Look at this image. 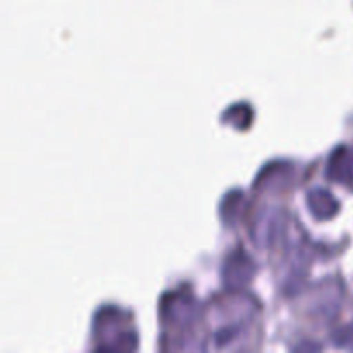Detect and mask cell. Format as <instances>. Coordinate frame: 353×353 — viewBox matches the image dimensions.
<instances>
[{
    "instance_id": "cell-1",
    "label": "cell",
    "mask_w": 353,
    "mask_h": 353,
    "mask_svg": "<svg viewBox=\"0 0 353 353\" xmlns=\"http://www.w3.org/2000/svg\"><path fill=\"white\" fill-rule=\"evenodd\" d=\"M285 228V216L276 209H268L259 214L255 223L252 224V240L257 247L269 248L281 238Z\"/></svg>"
},
{
    "instance_id": "cell-2",
    "label": "cell",
    "mask_w": 353,
    "mask_h": 353,
    "mask_svg": "<svg viewBox=\"0 0 353 353\" xmlns=\"http://www.w3.org/2000/svg\"><path fill=\"white\" fill-rule=\"evenodd\" d=\"M255 274V264L247 254L236 250L226 259L223 268V281L230 288H241L252 281Z\"/></svg>"
},
{
    "instance_id": "cell-3",
    "label": "cell",
    "mask_w": 353,
    "mask_h": 353,
    "mask_svg": "<svg viewBox=\"0 0 353 353\" xmlns=\"http://www.w3.org/2000/svg\"><path fill=\"white\" fill-rule=\"evenodd\" d=\"M327 178L341 185L353 183V152L347 147H340L331 154L327 162Z\"/></svg>"
},
{
    "instance_id": "cell-4",
    "label": "cell",
    "mask_w": 353,
    "mask_h": 353,
    "mask_svg": "<svg viewBox=\"0 0 353 353\" xmlns=\"http://www.w3.org/2000/svg\"><path fill=\"white\" fill-rule=\"evenodd\" d=\"M307 205L316 219H330L340 210V203L327 190L316 188L307 195Z\"/></svg>"
},
{
    "instance_id": "cell-5",
    "label": "cell",
    "mask_w": 353,
    "mask_h": 353,
    "mask_svg": "<svg viewBox=\"0 0 353 353\" xmlns=\"http://www.w3.org/2000/svg\"><path fill=\"white\" fill-rule=\"evenodd\" d=\"M245 207V196L241 192H231L226 199L223 200L221 207V216L226 224H234L241 216V210Z\"/></svg>"
},
{
    "instance_id": "cell-6",
    "label": "cell",
    "mask_w": 353,
    "mask_h": 353,
    "mask_svg": "<svg viewBox=\"0 0 353 353\" xmlns=\"http://www.w3.org/2000/svg\"><path fill=\"white\" fill-rule=\"evenodd\" d=\"M331 340L336 345L338 348H347V350H353V324L340 327L331 334Z\"/></svg>"
}]
</instances>
